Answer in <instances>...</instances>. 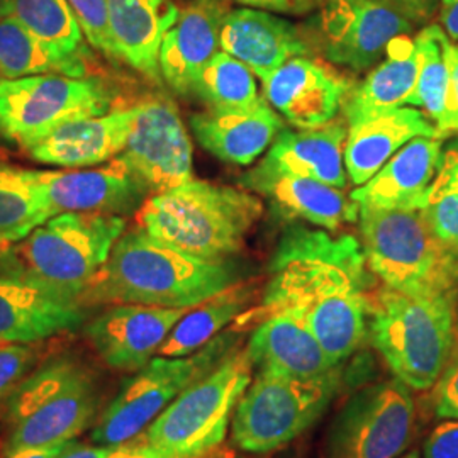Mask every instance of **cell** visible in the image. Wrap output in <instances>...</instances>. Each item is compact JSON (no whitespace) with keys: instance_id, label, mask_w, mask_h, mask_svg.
Here are the masks:
<instances>
[{"instance_id":"obj_1","label":"cell","mask_w":458,"mask_h":458,"mask_svg":"<svg viewBox=\"0 0 458 458\" xmlns=\"http://www.w3.org/2000/svg\"><path fill=\"white\" fill-rule=\"evenodd\" d=\"M262 312L297 314L335 363L367 340L369 302L376 276L360 240L291 223L270 260Z\"/></svg>"},{"instance_id":"obj_2","label":"cell","mask_w":458,"mask_h":458,"mask_svg":"<svg viewBox=\"0 0 458 458\" xmlns=\"http://www.w3.org/2000/svg\"><path fill=\"white\" fill-rule=\"evenodd\" d=\"M240 282L229 260H204L131 229L115 243L81 304H143L192 310Z\"/></svg>"},{"instance_id":"obj_3","label":"cell","mask_w":458,"mask_h":458,"mask_svg":"<svg viewBox=\"0 0 458 458\" xmlns=\"http://www.w3.org/2000/svg\"><path fill=\"white\" fill-rule=\"evenodd\" d=\"M262 213L253 192L192 179L148 197L136 217L166 245L204 260H228L243 250Z\"/></svg>"},{"instance_id":"obj_4","label":"cell","mask_w":458,"mask_h":458,"mask_svg":"<svg viewBox=\"0 0 458 458\" xmlns=\"http://www.w3.org/2000/svg\"><path fill=\"white\" fill-rule=\"evenodd\" d=\"M458 294L410 295L382 285L369 302L367 338L412 391L435 387L457 344Z\"/></svg>"},{"instance_id":"obj_5","label":"cell","mask_w":458,"mask_h":458,"mask_svg":"<svg viewBox=\"0 0 458 458\" xmlns=\"http://www.w3.org/2000/svg\"><path fill=\"white\" fill-rule=\"evenodd\" d=\"M357 223L369 268L386 287L410 295L458 294V262L421 211L360 208Z\"/></svg>"},{"instance_id":"obj_6","label":"cell","mask_w":458,"mask_h":458,"mask_svg":"<svg viewBox=\"0 0 458 458\" xmlns=\"http://www.w3.org/2000/svg\"><path fill=\"white\" fill-rule=\"evenodd\" d=\"M126 225L124 216L114 214H56L11 248L36 282L81 304Z\"/></svg>"},{"instance_id":"obj_7","label":"cell","mask_w":458,"mask_h":458,"mask_svg":"<svg viewBox=\"0 0 458 458\" xmlns=\"http://www.w3.org/2000/svg\"><path fill=\"white\" fill-rule=\"evenodd\" d=\"M251 378L253 363L238 348L187 387L141 437L168 457H216Z\"/></svg>"},{"instance_id":"obj_8","label":"cell","mask_w":458,"mask_h":458,"mask_svg":"<svg viewBox=\"0 0 458 458\" xmlns=\"http://www.w3.org/2000/svg\"><path fill=\"white\" fill-rule=\"evenodd\" d=\"M344 367L316 378L259 372L233 414V442L248 454H267L310 429L338 395Z\"/></svg>"},{"instance_id":"obj_9","label":"cell","mask_w":458,"mask_h":458,"mask_svg":"<svg viewBox=\"0 0 458 458\" xmlns=\"http://www.w3.org/2000/svg\"><path fill=\"white\" fill-rule=\"evenodd\" d=\"M242 336L229 329L219 333L187 357H155L128 378L92 426L96 445H121L143 435L187 387L208 376L238 350Z\"/></svg>"},{"instance_id":"obj_10","label":"cell","mask_w":458,"mask_h":458,"mask_svg":"<svg viewBox=\"0 0 458 458\" xmlns=\"http://www.w3.org/2000/svg\"><path fill=\"white\" fill-rule=\"evenodd\" d=\"M114 100L98 77L0 79V140L30 151L72 121L107 114Z\"/></svg>"},{"instance_id":"obj_11","label":"cell","mask_w":458,"mask_h":458,"mask_svg":"<svg viewBox=\"0 0 458 458\" xmlns=\"http://www.w3.org/2000/svg\"><path fill=\"white\" fill-rule=\"evenodd\" d=\"M420 24L386 0H325L304 24L312 53L353 73L372 70L395 38Z\"/></svg>"},{"instance_id":"obj_12","label":"cell","mask_w":458,"mask_h":458,"mask_svg":"<svg viewBox=\"0 0 458 458\" xmlns=\"http://www.w3.org/2000/svg\"><path fill=\"white\" fill-rule=\"evenodd\" d=\"M414 401L395 377L355 394L329 437L327 458L401 457L412 437Z\"/></svg>"},{"instance_id":"obj_13","label":"cell","mask_w":458,"mask_h":458,"mask_svg":"<svg viewBox=\"0 0 458 458\" xmlns=\"http://www.w3.org/2000/svg\"><path fill=\"white\" fill-rule=\"evenodd\" d=\"M36 282L11 245L0 246V344H38L82 327L87 314Z\"/></svg>"},{"instance_id":"obj_14","label":"cell","mask_w":458,"mask_h":458,"mask_svg":"<svg viewBox=\"0 0 458 458\" xmlns=\"http://www.w3.org/2000/svg\"><path fill=\"white\" fill-rule=\"evenodd\" d=\"M151 196L192 181V143L170 98H153L138 106L128 145L121 153Z\"/></svg>"},{"instance_id":"obj_15","label":"cell","mask_w":458,"mask_h":458,"mask_svg":"<svg viewBox=\"0 0 458 458\" xmlns=\"http://www.w3.org/2000/svg\"><path fill=\"white\" fill-rule=\"evenodd\" d=\"M36 179L51 216L98 213L131 216L141 209L151 192L123 157L90 170L39 172Z\"/></svg>"},{"instance_id":"obj_16","label":"cell","mask_w":458,"mask_h":458,"mask_svg":"<svg viewBox=\"0 0 458 458\" xmlns=\"http://www.w3.org/2000/svg\"><path fill=\"white\" fill-rule=\"evenodd\" d=\"M353 82L312 56H295L262 79L263 98L297 130L338 117Z\"/></svg>"},{"instance_id":"obj_17","label":"cell","mask_w":458,"mask_h":458,"mask_svg":"<svg viewBox=\"0 0 458 458\" xmlns=\"http://www.w3.org/2000/svg\"><path fill=\"white\" fill-rule=\"evenodd\" d=\"M189 310L143 304H111L83 327L98 359L117 372H138L158 355L160 346Z\"/></svg>"},{"instance_id":"obj_18","label":"cell","mask_w":458,"mask_h":458,"mask_svg":"<svg viewBox=\"0 0 458 458\" xmlns=\"http://www.w3.org/2000/svg\"><path fill=\"white\" fill-rule=\"evenodd\" d=\"M100 394L94 370L36 401L7 421L0 457L72 442L98 418Z\"/></svg>"},{"instance_id":"obj_19","label":"cell","mask_w":458,"mask_h":458,"mask_svg":"<svg viewBox=\"0 0 458 458\" xmlns=\"http://www.w3.org/2000/svg\"><path fill=\"white\" fill-rule=\"evenodd\" d=\"M240 185L265 197L276 213L287 221H306L312 226L336 231L359 221L360 206L325 182L295 175L260 164L248 170Z\"/></svg>"},{"instance_id":"obj_20","label":"cell","mask_w":458,"mask_h":458,"mask_svg":"<svg viewBox=\"0 0 458 458\" xmlns=\"http://www.w3.org/2000/svg\"><path fill=\"white\" fill-rule=\"evenodd\" d=\"M228 11L225 0H191L165 33L160 70L175 94H194L200 72L221 51V28Z\"/></svg>"},{"instance_id":"obj_21","label":"cell","mask_w":458,"mask_h":458,"mask_svg":"<svg viewBox=\"0 0 458 458\" xmlns=\"http://www.w3.org/2000/svg\"><path fill=\"white\" fill-rule=\"evenodd\" d=\"M221 51L245 64L260 81L295 56H311L299 26L259 9H229L221 28Z\"/></svg>"},{"instance_id":"obj_22","label":"cell","mask_w":458,"mask_h":458,"mask_svg":"<svg viewBox=\"0 0 458 458\" xmlns=\"http://www.w3.org/2000/svg\"><path fill=\"white\" fill-rule=\"evenodd\" d=\"M443 141L423 136L411 140L350 197L360 208L421 211L440 168Z\"/></svg>"},{"instance_id":"obj_23","label":"cell","mask_w":458,"mask_h":458,"mask_svg":"<svg viewBox=\"0 0 458 458\" xmlns=\"http://www.w3.org/2000/svg\"><path fill=\"white\" fill-rule=\"evenodd\" d=\"M245 350L259 372L316 378L338 367L310 327L291 311L265 316L262 325L250 336Z\"/></svg>"},{"instance_id":"obj_24","label":"cell","mask_w":458,"mask_h":458,"mask_svg":"<svg viewBox=\"0 0 458 458\" xmlns=\"http://www.w3.org/2000/svg\"><path fill=\"white\" fill-rule=\"evenodd\" d=\"M136 114L138 106L72 121L28 153L39 164L64 168L107 164L124 151Z\"/></svg>"},{"instance_id":"obj_25","label":"cell","mask_w":458,"mask_h":458,"mask_svg":"<svg viewBox=\"0 0 458 458\" xmlns=\"http://www.w3.org/2000/svg\"><path fill=\"white\" fill-rule=\"evenodd\" d=\"M199 145L221 162L251 165L284 131V119L262 98L242 111H206L191 117Z\"/></svg>"},{"instance_id":"obj_26","label":"cell","mask_w":458,"mask_h":458,"mask_svg":"<svg viewBox=\"0 0 458 458\" xmlns=\"http://www.w3.org/2000/svg\"><path fill=\"white\" fill-rule=\"evenodd\" d=\"M421 136L440 138L437 124L421 109L410 106L350 126L344 143V170L348 179L360 187L401 148Z\"/></svg>"},{"instance_id":"obj_27","label":"cell","mask_w":458,"mask_h":458,"mask_svg":"<svg viewBox=\"0 0 458 458\" xmlns=\"http://www.w3.org/2000/svg\"><path fill=\"white\" fill-rule=\"evenodd\" d=\"M115 60L162 82L160 48L181 9L174 0H106Z\"/></svg>"},{"instance_id":"obj_28","label":"cell","mask_w":458,"mask_h":458,"mask_svg":"<svg viewBox=\"0 0 458 458\" xmlns=\"http://www.w3.org/2000/svg\"><path fill=\"white\" fill-rule=\"evenodd\" d=\"M346 136L348 124L338 117L312 130H284L268 148L262 164L344 191L348 182L344 170Z\"/></svg>"},{"instance_id":"obj_29","label":"cell","mask_w":458,"mask_h":458,"mask_svg":"<svg viewBox=\"0 0 458 458\" xmlns=\"http://www.w3.org/2000/svg\"><path fill=\"white\" fill-rule=\"evenodd\" d=\"M416 79L418 49L414 38L399 36L389 45L382 62L361 82L353 83L344 98L342 111L348 128L408 106Z\"/></svg>"},{"instance_id":"obj_30","label":"cell","mask_w":458,"mask_h":458,"mask_svg":"<svg viewBox=\"0 0 458 458\" xmlns=\"http://www.w3.org/2000/svg\"><path fill=\"white\" fill-rule=\"evenodd\" d=\"M34 75L89 77L82 53H66L30 33L16 17L0 21V79H24Z\"/></svg>"},{"instance_id":"obj_31","label":"cell","mask_w":458,"mask_h":458,"mask_svg":"<svg viewBox=\"0 0 458 458\" xmlns=\"http://www.w3.org/2000/svg\"><path fill=\"white\" fill-rule=\"evenodd\" d=\"M253 293L255 291L250 284L238 282L226 291L189 310L166 336L158 350V357L174 359L196 353L197 350L216 338L229 323L243 314Z\"/></svg>"},{"instance_id":"obj_32","label":"cell","mask_w":458,"mask_h":458,"mask_svg":"<svg viewBox=\"0 0 458 458\" xmlns=\"http://www.w3.org/2000/svg\"><path fill=\"white\" fill-rule=\"evenodd\" d=\"M49 217L36 170L0 162V246L22 242Z\"/></svg>"},{"instance_id":"obj_33","label":"cell","mask_w":458,"mask_h":458,"mask_svg":"<svg viewBox=\"0 0 458 458\" xmlns=\"http://www.w3.org/2000/svg\"><path fill=\"white\" fill-rule=\"evenodd\" d=\"M414 43L418 49V79L408 106L421 109L438 128L445 114L454 41L442 26L429 24L416 34Z\"/></svg>"},{"instance_id":"obj_34","label":"cell","mask_w":458,"mask_h":458,"mask_svg":"<svg viewBox=\"0 0 458 458\" xmlns=\"http://www.w3.org/2000/svg\"><path fill=\"white\" fill-rule=\"evenodd\" d=\"M194 94L209 111H242L257 106L259 96L255 73L240 60L219 51L204 66L197 79Z\"/></svg>"},{"instance_id":"obj_35","label":"cell","mask_w":458,"mask_h":458,"mask_svg":"<svg viewBox=\"0 0 458 458\" xmlns=\"http://www.w3.org/2000/svg\"><path fill=\"white\" fill-rule=\"evenodd\" d=\"M13 16L51 47L82 53V28L66 0H14Z\"/></svg>"},{"instance_id":"obj_36","label":"cell","mask_w":458,"mask_h":458,"mask_svg":"<svg viewBox=\"0 0 458 458\" xmlns=\"http://www.w3.org/2000/svg\"><path fill=\"white\" fill-rule=\"evenodd\" d=\"M34 344H0V404H5L22 380L39 365Z\"/></svg>"},{"instance_id":"obj_37","label":"cell","mask_w":458,"mask_h":458,"mask_svg":"<svg viewBox=\"0 0 458 458\" xmlns=\"http://www.w3.org/2000/svg\"><path fill=\"white\" fill-rule=\"evenodd\" d=\"M73 9L75 16L81 22L83 36L90 47L98 49L109 58H114L115 51L111 28H109V13L106 0H66Z\"/></svg>"},{"instance_id":"obj_38","label":"cell","mask_w":458,"mask_h":458,"mask_svg":"<svg viewBox=\"0 0 458 458\" xmlns=\"http://www.w3.org/2000/svg\"><path fill=\"white\" fill-rule=\"evenodd\" d=\"M421 213L443 248L458 262V194L429 199Z\"/></svg>"},{"instance_id":"obj_39","label":"cell","mask_w":458,"mask_h":458,"mask_svg":"<svg viewBox=\"0 0 458 458\" xmlns=\"http://www.w3.org/2000/svg\"><path fill=\"white\" fill-rule=\"evenodd\" d=\"M58 458H172L164 452L148 445L147 440L140 435L134 440L121 445H82L70 443V446Z\"/></svg>"},{"instance_id":"obj_40","label":"cell","mask_w":458,"mask_h":458,"mask_svg":"<svg viewBox=\"0 0 458 458\" xmlns=\"http://www.w3.org/2000/svg\"><path fill=\"white\" fill-rule=\"evenodd\" d=\"M435 414L443 420H458V357L452 359L435 384Z\"/></svg>"},{"instance_id":"obj_41","label":"cell","mask_w":458,"mask_h":458,"mask_svg":"<svg viewBox=\"0 0 458 458\" xmlns=\"http://www.w3.org/2000/svg\"><path fill=\"white\" fill-rule=\"evenodd\" d=\"M421 458H458V420H443L423 445Z\"/></svg>"},{"instance_id":"obj_42","label":"cell","mask_w":458,"mask_h":458,"mask_svg":"<svg viewBox=\"0 0 458 458\" xmlns=\"http://www.w3.org/2000/svg\"><path fill=\"white\" fill-rule=\"evenodd\" d=\"M443 194H458V138L443 145L440 168L431 185L428 200Z\"/></svg>"},{"instance_id":"obj_43","label":"cell","mask_w":458,"mask_h":458,"mask_svg":"<svg viewBox=\"0 0 458 458\" xmlns=\"http://www.w3.org/2000/svg\"><path fill=\"white\" fill-rule=\"evenodd\" d=\"M250 9L284 16H308L316 13L325 0H225Z\"/></svg>"},{"instance_id":"obj_44","label":"cell","mask_w":458,"mask_h":458,"mask_svg":"<svg viewBox=\"0 0 458 458\" xmlns=\"http://www.w3.org/2000/svg\"><path fill=\"white\" fill-rule=\"evenodd\" d=\"M458 134V43L452 47V72L450 83L446 92L445 114L438 126V134L442 140H446L450 134Z\"/></svg>"},{"instance_id":"obj_45","label":"cell","mask_w":458,"mask_h":458,"mask_svg":"<svg viewBox=\"0 0 458 458\" xmlns=\"http://www.w3.org/2000/svg\"><path fill=\"white\" fill-rule=\"evenodd\" d=\"M386 2L404 11L418 24H423L428 19L435 16L437 9L440 7V0H386Z\"/></svg>"},{"instance_id":"obj_46","label":"cell","mask_w":458,"mask_h":458,"mask_svg":"<svg viewBox=\"0 0 458 458\" xmlns=\"http://www.w3.org/2000/svg\"><path fill=\"white\" fill-rule=\"evenodd\" d=\"M440 22L448 38L458 43V0H440Z\"/></svg>"},{"instance_id":"obj_47","label":"cell","mask_w":458,"mask_h":458,"mask_svg":"<svg viewBox=\"0 0 458 458\" xmlns=\"http://www.w3.org/2000/svg\"><path fill=\"white\" fill-rule=\"evenodd\" d=\"M72 442H73V440H72ZM72 442L51 445V446H43V448H30V450L16 452V454H13V455H7V457L2 458H58L65 452Z\"/></svg>"},{"instance_id":"obj_48","label":"cell","mask_w":458,"mask_h":458,"mask_svg":"<svg viewBox=\"0 0 458 458\" xmlns=\"http://www.w3.org/2000/svg\"><path fill=\"white\" fill-rule=\"evenodd\" d=\"M13 7H14V0H0V21L13 16Z\"/></svg>"},{"instance_id":"obj_49","label":"cell","mask_w":458,"mask_h":458,"mask_svg":"<svg viewBox=\"0 0 458 458\" xmlns=\"http://www.w3.org/2000/svg\"><path fill=\"white\" fill-rule=\"evenodd\" d=\"M397 458H421V455H420L418 450H411V452H406V454H403L401 457Z\"/></svg>"},{"instance_id":"obj_50","label":"cell","mask_w":458,"mask_h":458,"mask_svg":"<svg viewBox=\"0 0 458 458\" xmlns=\"http://www.w3.org/2000/svg\"><path fill=\"white\" fill-rule=\"evenodd\" d=\"M457 340H458V302H457Z\"/></svg>"}]
</instances>
